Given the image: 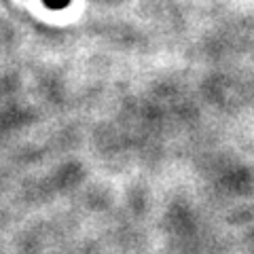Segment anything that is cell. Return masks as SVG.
I'll return each instance as SVG.
<instances>
[{"instance_id": "cell-1", "label": "cell", "mask_w": 254, "mask_h": 254, "mask_svg": "<svg viewBox=\"0 0 254 254\" xmlns=\"http://www.w3.org/2000/svg\"><path fill=\"white\" fill-rule=\"evenodd\" d=\"M70 2H72V0H43V4L47 6V9H51V11L66 9V6H70Z\"/></svg>"}]
</instances>
